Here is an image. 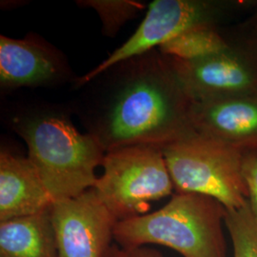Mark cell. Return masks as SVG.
Listing matches in <instances>:
<instances>
[{
	"label": "cell",
	"mask_w": 257,
	"mask_h": 257,
	"mask_svg": "<svg viewBox=\"0 0 257 257\" xmlns=\"http://www.w3.org/2000/svg\"><path fill=\"white\" fill-rule=\"evenodd\" d=\"M234 24L186 31L162 44L158 51L162 55L181 60H193L220 53L230 44Z\"/></svg>",
	"instance_id": "4fadbf2b"
},
{
	"label": "cell",
	"mask_w": 257,
	"mask_h": 257,
	"mask_svg": "<svg viewBox=\"0 0 257 257\" xmlns=\"http://www.w3.org/2000/svg\"><path fill=\"white\" fill-rule=\"evenodd\" d=\"M256 7L257 0H156L149 5L145 19L134 35L80 77L77 86L91 82L123 61L159 48L186 31L227 26L246 18Z\"/></svg>",
	"instance_id": "5b68a950"
},
{
	"label": "cell",
	"mask_w": 257,
	"mask_h": 257,
	"mask_svg": "<svg viewBox=\"0 0 257 257\" xmlns=\"http://www.w3.org/2000/svg\"><path fill=\"white\" fill-rule=\"evenodd\" d=\"M109 70L85 118L88 134L106 153L133 145L163 147L195 133L193 100L168 56L153 50Z\"/></svg>",
	"instance_id": "6da1fadb"
},
{
	"label": "cell",
	"mask_w": 257,
	"mask_h": 257,
	"mask_svg": "<svg viewBox=\"0 0 257 257\" xmlns=\"http://www.w3.org/2000/svg\"><path fill=\"white\" fill-rule=\"evenodd\" d=\"M50 213L59 257H105L118 220L92 188L53 203Z\"/></svg>",
	"instance_id": "ba28073f"
},
{
	"label": "cell",
	"mask_w": 257,
	"mask_h": 257,
	"mask_svg": "<svg viewBox=\"0 0 257 257\" xmlns=\"http://www.w3.org/2000/svg\"><path fill=\"white\" fill-rule=\"evenodd\" d=\"M176 193H197L226 211L248 204L243 149L194 133L162 147Z\"/></svg>",
	"instance_id": "277c9868"
},
{
	"label": "cell",
	"mask_w": 257,
	"mask_h": 257,
	"mask_svg": "<svg viewBox=\"0 0 257 257\" xmlns=\"http://www.w3.org/2000/svg\"><path fill=\"white\" fill-rule=\"evenodd\" d=\"M168 57L193 101L257 92V7L235 22L220 53L193 60Z\"/></svg>",
	"instance_id": "52a82bcc"
},
{
	"label": "cell",
	"mask_w": 257,
	"mask_h": 257,
	"mask_svg": "<svg viewBox=\"0 0 257 257\" xmlns=\"http://www.w3.org/2000/svg\"><path fill=\"white\" fill-rule=\"evenodd\" d=\"M226 209L197 193H176L158 211L120 220L114 240L124 248L160 245L183 257H228Z\"/></svg>",
	"instance_id": "3957f363"
},
{
	"label": "cell",
	"mask_w": 257,
	"mask_h": 257,
	"mask_svg": "<svg viewBox=\"0 0 257 257\" xmlns=\"http://www.w3.org/2000/svg\"><path fill=\"white\" fill-rule=\"evenodd\" d=\"M79 3L87 7H92L99 14L104 27V33L110 36L115 34L124 22L145 8L143 3L137 1L92 0L80 1Z\"/></svg>",
	"instance_id": "9a60e30c"
},
{
	"label": "cell",
	"mask_w": 257,
	"mask_h": 257,
	"mask_svg": "<svg viewBox=\"0 0 257 257\" xmlns=\"http://www.w3.org/2000/svg\"><path fill=\"white\" fill-rule=\"evenodd\" d=\"M15 128L29 148L28 158L54 202L92 189L106 152L90 134H80L68 117L43 111L18 120Z\"/></svg>",
	"instance_id": "7a4b0ae2"
},
{
	"label": "cell",
	"mask_w": 257,
	"mask_h": 257,
	"mask_svg": "<svg viewBox=\"0 0 257 257\" xmlns=\"http://www.w3.org/2000/svg\"><path fill=\"white\" fill-rule=\"evenodd\" d=\"M0 257H59L50 209L0 222Z\"/></svg>",
	"instance_id": "7c38bea8"
},
{
	"label": "cell",
	"mask_w": 257,
	"mask_h": 257,
	"mask_svg": "<svg viewBox=\"0 0 257 257\" xmlns=\"http://www.w3.org/2000/svg\"><path fill=\"white\" fill-rule=\"evenodd\" d=\"M196 134L240 149H257V92L193 101Z\"/></svg>",
	"instance_id": "9c48e42d"
},
{
	"label": "cell",
	"mask_w": 257,
	"mask_h": 257,
	"mask_svg": "<svg viewBox=\"0 0 257 257\" xmlns=\"http://www.w3.org/2000/svg\"><path fill=\"white\" fill-rule=\"evenodd\" d=\"M225 226L232 244V257H257V221L248 203L238 210L227 211Z\"/></svg>",
	"instance_id": "5bb4252c"
},
{
	"label": "cell",
	"mask_w": 257,
	"mask_h": 257,
	"mask_svg": "<svg viewBox=\"0 0 257 257\" xmlns=\"http://www.w3.org/2000/svg\"><path fill=\"white\" fill-rule=\"evenodd\" d=\"M92 188L117 220L142 215L175 190L162 147L133 145L107 152Z\"/></svg>",
	"instance_id": "8992f818"
},
{
	"label": "cell",
	"mask_w": 257,
	"mask_h": 257,
	"mask_svg": "<svg viewBox=\"0 0 257 257\" xmlns=\"http://www.w3.org/2000/svg\"><path fill=\"white\" fill-rule=\"evenodd\" d=\"M36 168L28 157L0 154V222L47 211L53 205Z\"/></svg>",
	"instance_id": "8fae6325"
},
{
	"label": "cell",
	"mask_w": 257,
	"mask_h": 257,
	"mask_svg": "<svg viewBox=\"0 0 257 257\" xmlns=\"http://www.w3.org/2000/svg\"><path fill=\"white\" fill-rule=\"evenodd\" d=\"M105 257H164L156 249L148 248L147 246L124 248L121 246L111 245Z\"/></svg>",
	"instance_id": "e0dca14e"
},
{
	"label": "cell",
	"mask_w": 257,
	"mask_h": 257,
	"mask_svg": "<svg viewBox=\"0 0 257 257\" xmlns=\"http://www.w3.org/2000/svg\"><path fill=\"white\" fill-rule=\"evenodd\" d=\"M63 66L55 51L36 37H0V84L2 88L38 86L57 80Z\"/></svg>",
	"instance_id": "30bf717a"
},
{
	"label": "cell",
	"mask_w": 257,
	"mask_h": 257,
	"mask_svg": "<svg viewBox=\"0 0 257 257\" xmlns=\"http://www.w3.org/2000/svg\"><path fill=\"white\" fill-rule=\"evenodd\" d=\"M243 175L248 190V203L257 221V149L243 150Z\"/></svg>",
	"instance_id": "2e32d148"
}]
</instances>
